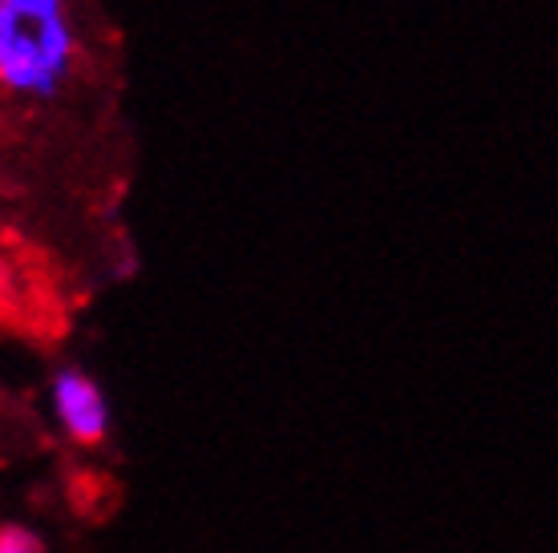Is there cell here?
Wrapping results in <instances>:
<instances>
[{
  "instance_id": "3",
  "label": "cell",
  "mask_w": 558,
  "mask_h": 553,
  "mask_svg": "<svg viewBox=\"0 0 558 553\" xmlns=\"http://www.w3.org/2000/svg\"><path fill=\"white\" fill-rule=\"evenodd\" d=\"M0 553H53V550L25 521H0Z\"/></svg>"
},
{
  "instance_id": "1",
  "label": "cell",
  "mask_w": 558,
  "mask_h": 553,
  "mask_svg": "<svg viewBox=\"0 0 558 553\" xmlns=\"http://www.w3.org/2000/svg\"><path fill=\"white\" fill-rule=\"evenodd\" d=\"M77 61L70 0H0V94L53 101Z\"/></svg>"
},
{
  "instance_id": "2",
  "label": "cell",
  "mask_w": 558,
  "mask_h": 553,
  "mask_svg": "<svg viewBox=\"0 0 558 553\" xmlns=\"http://www.w3.org/2000/svg\"><path fill=\"white\" fill-rule=\"evenodd\" d=\"M49 416L57 432L77 448H98L113 432V408L106 388L77 364H65L49 376Z\"/></svg>"
}]
</instances>
